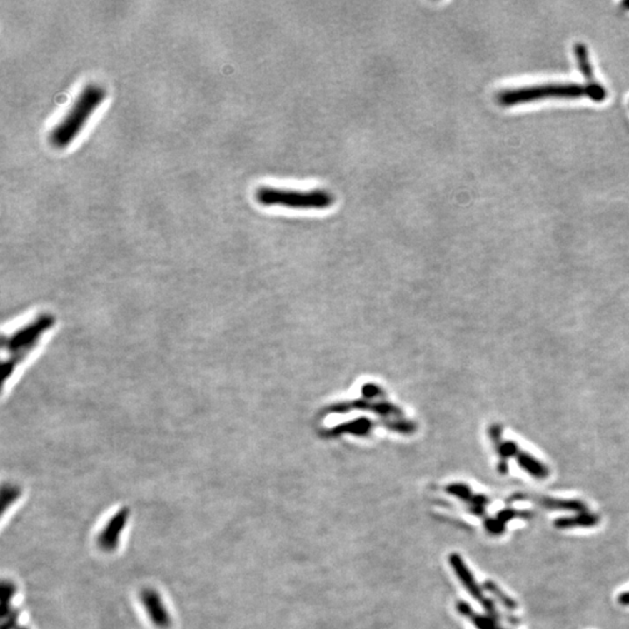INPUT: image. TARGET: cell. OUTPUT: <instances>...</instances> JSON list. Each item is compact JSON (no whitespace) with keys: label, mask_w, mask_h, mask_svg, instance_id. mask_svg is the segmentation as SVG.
Instances as JSON below:
<instances>
[{"label":"cell","mask_w":629,"mask_h":629,"mask_svg":"<svg viewBox=\"0 0 629 629\" xmlns=\"http://www.w3.org/2000/svg\"><path fill=\"white\" fill-rule=\"evenodd\" d=\"M621 6H623V9H626V10H629V0H626V1H623V3L621 4Z\"/></svg>","instance_id":"obj_16"},{"label":"cell","mask_w":629,"mask_h":629,"mask_svg":"<svg viewBox=\"0 0 629 629\" xmlns=\"http://www.w3.org/2000/svg\"><path fill=\"white\" fill-rule=\"evenodd\" d=\"M105 96V89L99 83H88L83 86L64 118L53 127L49 134L51 145L57 149L69 145L82 131L94 111L104 101Z\"/></svg>","instance_id":"obj_3"},{"label":"cell","mask_w":629,"mask_h":629,"mask_svg":"<svg viewBox=\"0 0 629 629\" xmlns=\"http://www.w3.org/2000/svg\"><path fill=\"white\" fill-rule=\"evenodd\" d=\"M600 522V516L595 513L584 512L578 513L573 516H563L558 518L553 522L555 528L565 530L573 528H591L595 527Z\"/></svg>","instance_id":"obj_7"},{"label":"cell","mask_w":629,"mask_h":629,"mask_svg":"<svg viewBox=\"0 0 629 629\" xmlns=\"http://www.w3.org/2000/svg\"><path fill=\"white\" fill-rule=\"evenodd\" d=\"M535 516L534 512L530 510H516V509H503L498 513L497 519L506 525L507 522L513 519L530 520Z\"/></svg>","instance_id":"obj_13"},{"label":"cell","mask_w":629,"mask_h":629,"mask_svg":"<svg viewBox=\"0 0 629 629\" xmlns=\"http://www.w3.org/2000/svg\"><path fill=\"white\" fill-rule=\"evenodd\" d=\"M484 588L485 591L488 592L490 595H493L497 599L498 603H500V605L503 608H506L507 610L513 612V610H515L518 608V603L512 597H509L507 593H505L500 588V586L497 585L495 583L492 582V580H486L484 583Z\"/></svg>","instance_id":"obj_12"},{"label":"cell","mask_w":629,"mask_h":629,"mask_svg":"<svg viewBox=\"0 0 629 629\" xmlns=\"http://www.w3.org/2000/svg\"><path fill=\"white\" fill-rule=\"evenodd\" d=\"M459 610L464 614L465 617H468L471 619L472 623L478 629H505L503 627H500L499 621L493 619V618L475 613L468 604H461Z\"/></svg>","instance_id":"obj_11"},{"label":"cell","mask_w":629,"mask_h":629,"mask_svg":"<svg viewBox=\"0 0 629 629\" xmlns=\"http://www.w3.org/2000/svg\"><path fill=\"white\" fill-rule=\"evenodd\" d=\"M256 199L261 206H280L298 210L328 209L335 202L333 195L326 190L298 191L278 189L268 186H263L256 190Z\"/></svg>","instance_id":"obj_4"},{"label":"cell","mask_w":629,"mask_h":629,"mask_svg":"<svg viewBox=\"0 0 629 629\" xmlns=\"http://www.w3.org/2000/svg\"><path fill=\"white\" fill-rule=\"evenodd\" d=\"M509 501H531L538 506L553 510H566V512L578 513L588 512V506L579 500L556 499V498L543 497V495H533V494H514Z\"/></svg>","instance_id":"obj_6"},{"label":"cell","mask_w":629,"mask_h":629,"mask_svg":"<svg viewBox=\"0 0 629 629\" xmlns=\"http://www.w3.org/2000/svg\"><path fill=\"white\" fill-rule=\"evenodd\" d=\"M618 603L621 606H629V591L620 593L619 597H618Z\"/></svg>","instance_id":"obj_15"},{"label":"cell","mask_w":629,"mask_h":629,"mask_svg":"<svg viewBox=\"0 0 629 629\" xmlns=\"http://www.w3.org/2000/svg\"><path fill=\"white\" fill-rule=\"evenodd\" d=\"M53 324L54 317L41 313L9 335L3 336L4 381L10 379L18 365L38 348L42 337L51 329Z\"/></svg>","instance_id":"obj_2"},{"label":"cell","mask_w":629,"mask_h":629,"mask_svg":"<svg viewBox=\"0 0 629 629\" xmlns=\"http://www.w3.org/2000/svg\"><path fill=\"white\" fill-rule=\"evenodd\" d=\"M453 565L455 568L456 573L459 575V578L464 584L465 588L471 593L472 597L477 600L483 601L485 599L483 588L478 585L472 573L468 571V568L463 563V560L458 556L453 557Z\"/></svg>","instance_id":"obj_8"},{"label":"cell","mask_w":629,"mask_h":629,"mask_svg":"<svg viewBox=\"0 0 629 629\" xmlns=\"http://www.w3.org/2000/svg\"><path fill=\"white\" fill-rule=\"evenodd\" d=\"M590 99L591 101H603L608 99V90L600 83L588 84L579 83H553L544 86H523L508 89L498 95V101L503 106L525 104L529 101L547 99Z\"/></svg>","instance_id":"obj_1"},{"label":"cell","mask_w":629,"mask_h":629,"mask_svg":"<svg viewBox=\"0 0 629 629\" xmlns=\"http://www.w3.org/2000/svg\"><path fill=\"white\" fill-rule=\"evenodd\" d=\"M493 438H495V442H497L498 451H499L501 458L515 457L520 468H523L527 473L536 479H545L549 477V468L543 463L534 458L533 456L525 453V451H521L515 443H500L495 433L493 435Z\"/></svg>","instance_id":"obj_5"},{"label":"cell","mask_w":629,"mask_h":629,"mask_svg":"<svg viewBox=\"0 0 629 629\" xmlns=\"http://www.w3.org/2000/svg\"><path fill=\"white\" fill-rule=\"evenodd\" d=\"M485 527L490 534L501 535L505 533V523L500 522L498 519H487L485 522Z\"/></svg>","instance_id":"obj_14"},{"label":"cell","mask_w":629,"mask_h":629,"mask_svg":"<svg viewBox=\"0 0 629 629\" xmlns=\"http://www.w3.org/2000/svg\"><path fill=\"white\" fill-rule=\"evenodd\" d=\"M573 53H575V61L578 64V69L582 73L584 79L590 81V83L595 82L593 81V68H592L591 61H590V54L585 44L583 42H577L573 46Z\"/></svg>","instance_id":"obj_9"},{"label":"cell","mask_w":629,"mask_h":629,"mask_svg":"<svg viewBox=\"0 0 629 629\" xmlns=\"http://www.w3.org/2000/svg\"><path fill=\"white\" fill-rule=\"evenodd\" d=\"M144 601L146 608L149 610V613L155 623H158L160 626H167V615L160 598L153 592H147L144 595Z\"/></svg>","instance_id":"obj_10"}]
</instances>
